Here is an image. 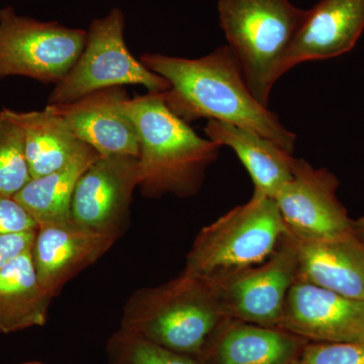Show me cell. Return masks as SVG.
<instances>
[{
  "mask_svg": "<svg viewBox=\"0 0 364 364\" xmlns=\"http://www.w3.org/2000/svg\"><path fill=\"white\" fill-rule=\"evenodd\" d=\"M140 61L166 79L169 90L163 92L165 102L186 123L208 119L237 124L257 132L293 154L296 134L256 100L229 46L200 58L146 53Z\"/></svg>",
  "mask_w": 364,
  "mask_h": 364,
  "instance_id": "1",
  "label": "cell"
},
{
  "mask_svg": "<svg viewBox=\"0 0 364 364\" xmlns=\"http://www.w3.org/2000/svg\"><path fill=\"white\" fill-rule=\"evenodd\" d=\"M122 107L138 133L141 193L149 198L196 196L221 146L170 111L163 92L128 97Z\"/></svg>",
  "mask_w": 364,
  "mask_h": 364,
  "instance_id": "2",
  "label": "cell"
},
{
  "mask_svg": "<svg viewBox=\"0 0 364 364\" xmlns=\"http://www.w3.org/2000/svg\"><path fill=\"white\" fill-rule=\"evenodd\" d=\"M224 318L214 280L183 269L165 284L132 294L121 329L193 356L200 355Z\"/></svg>",
  "mask_w": 364,
  "mask_h": 364,
  "instance_id": "3",
  "label": "cell"
},
{
  "mask_svg": "<svg viewBox=\"0 0 364 364\" xmlns=\"http://www.w3.org/2000/svg\"><path fill=\"white\" fill-rule=\"evenodd\" d=\"M220 26L256 100L267 107L306 11L289 0H219Z\"/></svg>",
  "mask_w": 364,
  "mask_h": 364,
  "instance_id": "4",
  "label": "cell"
},
{
  "mask_svg": "<svg viewBox=\"0 0 364 364\" xmlns=\"http://www.w3.org/2000/svg\"><path fill=\"white\" fill-rule=\"evenodd\" d=\"M287 232L274 200L253 193L244 205L203 228L186 256V272L217 280L264 262Z\"/></svg>",
  "mask_w": 364,
  "mask_h": 364,
  "instance_id": "5",
  "label": "cell"
},
{
  "mask_svg": "<svg viewBox=\"0 0 364 364\" xmlns=\"http://www.w3.org/2000/svg\"><path fill=\"white\" fill-rule=\"evenodd\" d=\"M124 16L114 9L93 21L85 49L65 78L55 86L49 105H64L105 90L124 85H142L148 92L169 90L166 79L136 60L124 42Z\"/></svg>",
  "mask_w": 364,
  "mask_h": 364,
  "instance_id": "6",
  "label": "cell"
},
{
  "mask_svg": "<svg viewBox=\"0 0 364 364\" xmlns=\"http://www.w3.org/2000/svg\"><path fill=\"white\" fill-rule=\"evenodd\" d=\"M86 38L87 31L37 21L4 7L0 11V79L23 76L58 85L77 62Z\"/></svg>",
  "mask_w": 364,
  "mask_h": 364,
  "instance_id": "7",
  "label": "cell"
},
{
  "mask_svg": "<svg viewBox=\"0 0 364 364\" xmlns=\"http://www.w3.org/2000/svg\"><path fill=\"white\" fill-rule=\"evenodd\" d=\"M296 277L298 246L287 231L264 262L214 280L223 316L279 327L287 294Z\"/></svg>",
  "mask_w": 364,
  "mask_h": 364,
  "instance_id": "8",
  "label": "cell"
},
{
  "mask_svg": "<svg viewBox=\"0 0 364 364\" xmlns=\"http://www.w3.org/2000/svg\"><path fill=\"white\" fill-rule=\"evenodd\" d=\"M339 184L329 170L294 158L291 178L273 198L287 231L301 240L354 232L353 220L337 198Z\"/></svg>",
  "mask_w": 364,
  "mask_h": 364,
  "instance_id": "9",
  "label": "cell"
},
{
  "mask_svg": "<svg viewBox=\"0 0 364 364\" xmlns=\"http://www.w3.org/2000/svg\"><path fill=\"white\" fill-rule=\"evenodd\" d=\"M139 184L138 157L100 156L76 184L72 198V219L119 239L128 227L132 200Z\"/></svg>",
  "mask_w": 364,
  "mask_h": 364,
  "instance_id": "10",
  "label": "cell"
},
{
  "mask_svg": "<svg viewBox=\"0 0 364 364\" xmlns=\"http://www.w3.org/2000/svg\"><path fill=\"white\" fill-rule=\"evenodd\" d=\"M277 328L316 343L364 341V301L296 279Z\"/></svg>",
  "mask_w": 364,
  "mask_h": 364,
  "instance_id": "11",
  "label": "cell"
},
{
  "mask_svg": "<svg viewBox=\"0 0 364 364\" xmlns=\"http://www.w3.org/2000/svg\"><path fill=\"white\" fill-rule=\"evenodd\" d=\"M117 240L116 237L82 226L72 218L40 225L32 247L40 284L54 299L76 275L100 259Z\"/></svg>",
  "mask_w": 364,
  "mask_h": 364,
  "instance_id": "12",
  "label": "cell"
},
{
  "mask_svg": "<svg viewBox=\"0 0 364 364\" xmlns=\"http://www.w3.org/2000/svg\"><path fill=\"white\" fill-rule=\"evenodd\" d=\"M123 86L105 88L64 105H48L79 140L102 157H139L138 133L122 105L128 98Z\"/></svg>",
  "mask_w": 364,
  "mask_h": 364,
  "instance_id": "13",
  "label": "cell"
},
{
  "mask_svg": "<svg viewBox=\"0 0 364 364\" xmlns=\"http://www.w3.org/2000/svg\"><path fill=\"white\" fill-rule=\"evenodd\" d=\"M364 31V0H321L299 26L282 60L280 73L309 61L350 52Z\"/></svg>",
  "mask_w": 364,
  "mask_h": 364,
  "instance_id": "14",
  "label": "cell"
},
{
  "mask_svg": "<svg viewBox=\"0 0 364 364\" xmlns=\"http://www.w3.org/2000/svg\"><path fill=\"white\" fill-rule=\"evenodd\" d=\"M306 343L279 328L225 318L200 355L210 364H296Z\"/></svg>",
  "mask_w": 364,
  "mask_h": 364,
  "instance_id": "15",
  "label": "cell"
},
{
  "mask_svg": "<svg viewBox=\"0 0 364 364\" xmlns=\"http://www.w3.org/2000/svg\"><path fill=\"white\" fill-rule=\"evenodd\" d=\"M296 240V279L364 301V244L355 232L330 238Z\"/></svg>",
  "mask_w": 364,
  "mask_h": 364,
  "instance_id": "16",
  "label": "cell"
},
{
  "mask_svg": "<svg viewBox=\"0 0 364 364\" xmlns=\"http://www.w3.org/2000/svg\"><path fill=\"white\" fill-rule=\"evenodd\" d=\"M205 133L218 145L234 151L252 179L256 195L273 198L291 178L293 154L257 132L208 119Z\"/></svg>",
  "mask_w": 364,
  "mask_h": 364,
  "instance_id": "17",
  "label": "cell"
},
{
  "mask_svg": "<svg viewBox=\"0 0 364 364\" xmlns=\"http://www.w3.org/2000/svg\"><path fill=\"white\" fill-rule=\"evenodd\" d=\"M52 299L38 279L32 249L21 254L0 269V333L44 325Z\"/></svg>",
  "mask_w": 364,
  "mask_h": 364,
  "instance_id": "18",
  "label": "cell"
},
{
  "mask_svg": "<svg viewBox=\"0 0 364 364\" xmlns=\"http://www.w3.org/2000/svg\"><path fill=\"white\" fill-rule=\"evenodd\" d=\"M14 114L23 130L32 178L63 168L90 148L48 105L42 111H14Z\"/></svg>",
  "mask_w": 364,
  "mask_h": 364,
  "instance_id": "19",
  "label": "cell"
},
{
  "mask_svg": "<svg viewBox=\"0 0 364 364\" xmlns=\"http://www.w3.org/2000/svg\"><path fill=\"white\" fill-rule=\"evenodd\" d=\"M100 157L90 147L63 168L31 179L14 198L38 226L71 219L72 198L76 184L85 170Z\"/></svg>",
  "mask_w": 364,
  "mask_h": 364,
  "instance_id": "20",
  "label": "cell"
},
{
  "mask_svg": "<svg viewBox=\"0 0 364 364\" xmlns=\"http://www.w3.org/2000/svg\"><path fill=\"white\" fill-rule=\"evenodd\" d=\"M32 179L23 130L14 109L0 111V195L14 198Z\"/></svg>",
  "mask_w": 364,
  "mask_h": 364,
  "instance_id": "21",
  "label": "cell"
},
{
  "mask_svg": "<svg viewBox=\"0 0 364 364\" xmlns=\"http://www.w3.org/2000/svg\"><path fill=\"white\" fill-rule=\"evenodd\" d=\"M112 364H200L193 356L170 350L121 329L111 341Z\"/></svg>",
  "mask_w": 364,
  "mask_h": 364,
  "instance_id": "22",
  "label": "cell"
},
{
  "mask_svg": "<svg viewBox=\"0 0 364 364\" xmlns=\"http://www.w3.org/2000/svg\"><path fill=\"white\" fill-rule=\"evenodd\" d=\"M296 364H364V341L306 343Z\"/></svg>",
  "mask_w": 364,
  "mask_h": 364,
  "instance_id": "23",
  "label": "cell"
},
{
  "mask_svg": "<svg viewBox=\"0 0 364 364\" xmlns=\"http://www.w3.org/2000/svg\"><path fill=\"white\" fill-rule=\"evenodd\" d=\"M37 228V223L16 198L0 195V235L33 231Z\"/></svg>",
  "mask_w": 364,
  "mask_h": 364,
  "instance_id": "24",
  "label": "cell"
},
{
  "mask_svg": "<svg viewBox=\"0 0 364 364\" xmlns=\"http://www.w3.org/2000/svg\"><path fill=\"white\" fill-rule=\"evenodd\" d=\"M36 232L37 230L0 235V269L32 249Z\"/></svg>",
  "mask_w": 364,
  "mask_h": 364,
  "instance_id": "25",
  "label": "cell"
},
{
  "mask_svg": "<svg viewBox=\"0 0 364 364\" xmlns=\"http://www.w3.org/2000/svg\"><path fill=\"white\" fill-rule=\"evenodd\" d=\"M353 228L354 232L364 244V217L359 218L355 221L353 220Z\"/></svg>",
  "mask_w": 364,
  "mask_h": 364,
  "instance_id": "26",
  "label": "cell"
},
{
  "mask_svg": "<svg viewBox=\"0 0 364 364\" xmlns=\"http://www.w3.org/2000/svg\"><path fill=\"white\" fill-rule=\"evenodd\" d=\"M21 364H45L43 363H40V361H30V363H25Z\"/></svg>",
  "mask_w": 364,
  "mask_h": 364,
  "instance_id": "27",
  "label": "cell"
}]
</instances>
